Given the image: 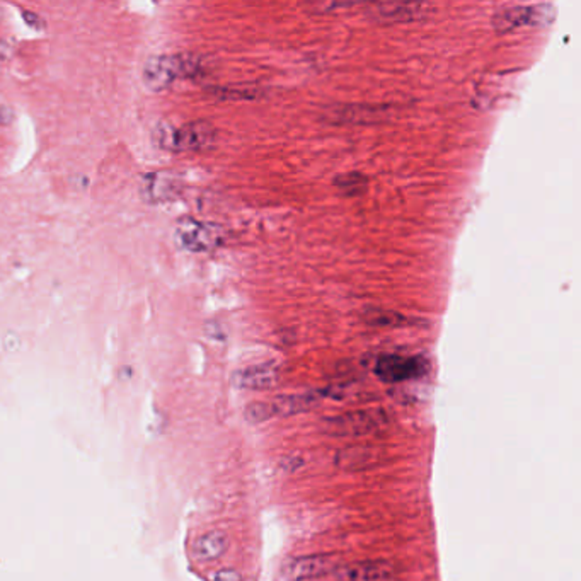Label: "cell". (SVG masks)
Returning <instances> with one entry per match:
<instances>
[{
    "label": "cell",
    "mask_w": 581,
    "mask_h": 581,
    "mask_svg": "<svg viewBox=\"0 0 581 581\" xmlns=\"http://www.w3.org/2000/svg\"><path fill=\"white\" fill-rule=\"evenodd\" d=\"M204 72V60L193 53L151 56L142 72L143 84L151 91H164L178 79H195Z\"/></svg>",
    "instance_id": "obj_1"
},
{
    "label": "cell",
    "mask_w": 581,
    "mask_h": 581,
    "mask_svg": "<svg viewBox=\"0 0 581 581\" xmlns=\"http://www.w3.org/2000/svg\"><path fill=\"white\" fill-rule=\"evenodd\" d=\"M217 138V130L210 121H191L179 128L162 125L155 132L157 143L174 152H191L204 151L210 147Z\"/></svg>",
    "instance_id": "obj_2"
},
{
    "label": "cell",
    "mask_w": 581,
    "mask_h": 581,
    "mask_svg": "<svg viewBox=\"0 0 581 581\" xmlns=\"http://www.w3.org/2000/svg\"><path fill=\"white\" fill-rule=\"evenodd\" d=\"M391 423L389 414L384 410H357L333 416L323 423V429L333 437H369L386 429Z\"/></svg>",
    "instance_id": "obj_3"
},
{
    "label": "cell",
    "mask_w": 581,
    "mask_h": 581,
    "mask_svg": "<svg viewBox=\"0 0 581 581\" xmlns=\"http://www.w3.org/2000/svg\"><path fill=\"white\" fill-rule=\"evenodd\" d=\"M223 236L225 234L221 225L204 222L191 217L181 219L174 230V239L178 246L189 253L213 251L222 244Z\"/></svg>",
    "instance_id": "obj_4"
},
{
    "label": "cell",
    "mask_w": 581,
    "mask_h": 581,
    "mask_svg": "<svg viewBox=\"0 0 581 581\" xmlns=\"http://www.w3.org/2000/svg\"><path fill=\"white\" fill-rule=\"evenodd\" d=\"M552 19V5H510L496 11L491 24L498 35L512 33L524 26H541Z\"/></svg>",
    "instance_id": "obj_5"
},
{
    "label": "cell",
    "mask_w": 581,
    "mask_h": 581,
    "mask_svg": "<svg viewBox=\"0 0 581 581\" xmlns=\"http://www.w3.org/2000/svg\"><path fill=\"white\" fill-rule=\"evenodd\" d=\"M428 370L427 361L420 357L404 355H382L374 367L376 376L387 384H399L411 378H418Z\"/></svg>",
    "instance_id": "obj_6"
},
{
    "label": "cell",
    "mask_w": 581,
    "mask_h": 581,
    "mask_svg": "<svg viewBox=\"0 0 581 581\" xmlns=\"http://www.w3.org/2000/svg\"><path fill=\"white\" fill-rule=\"evenodd\" d=\"M370 16L378 22L394 24V22H414L428 18L431 5L423 2H391V4H374L369 5Z\"/></svg>",
    "instance_id": "obj_7"
},
{
    "label": "cell",
    "mask_w": 581,
    "mask_h": 581,
    "mask_svg": "<svg viewBox=\"0 0 581 581\" xmlns=\"http://www.w3.org/2000/svg\"><path fill=\"white\" fill-rule=\"evenodd\" d=\"M138 193L145 204H166L179 195V181L169 172H149L140 179Z\"/></svg>",
    "instance_id": "obj_8"
},
{
    "label": "cell",
    "mask_w": 581,
    "mask_h": 581,
    "mask_svg": "<svg viewBox=\"0 0 581 581\" xmlns=\"http://www.w3.org/2000/svg\"><path fill=\"white\" fill-rule=\"evenodd\" d=\"M334 568V558L329 554H312L293 558L283 564L282 575L287 581H306L329 573Z\"/></svg>",
    "instance_id": "obj_9"
},
{
    "label": "cell",
    "mask_w": 581,
    "mask_h": 581,
    "mask_svg": "<svg viewBox=\"0 0 581 581\" xmlns=\"http://www.w3.org/2000/svg\"><path fill=\"white\" fill-rule=\"evenodd\" d=\"M338 581H394L395 566L389 561H360L348 564L336 573Z\"/></svg>",
    "instance_id": "obj_10"
},
{
    "label": "cell",
    "mask_w": 581,
    "mask_h": 581,
    "mask_svg": "<svg viewBox=\"0 0 581 581\" xmlns=\"http://www.w3.org/2000/svg\"><path fill=\"white\" fill-rule=\"evenodd\" d=\"M280 380V367L274 363H259L247 369L238 370L232 377V384L239 389L263 391L270 389Z\"/></svg>",
    "instance_id": "obj_11"
},
{
    "label": "cell",
    "mask_w": 581,
    "mask_h": 581,
    "mask_svg": "<svg viewBox=\"0 0 581 581\" xmlns=\"http://www.w3.org/2000/svg\"><path fill=\"white\" fill-rule=\"evenodd\" d=\"M321 397H325L323 393H306V394H285L278 395L272 401H266L270 418L276 416H291L299 412H306L312 410L319 404Z\"/></svg>",
    "instance_id": "obj_12"
},
{
    "label": "cell",
    "mask_w": 581,
    "mask_h": 581,
    "mask_svg": "<svg viewBox=\"0 0 581 581\" xmlns=\"http://www.w3.org/2000/svg\"><path fill=\"white\" fill-rule=\"evenodd\" d=\"M229 547V535L223 530H210L193 544V554L198 561L210 563L222 558Z\"/></svg>",
    "instance_id": "obj_13"
},
{
    "label": "cell",
    "mask_w": 581,
    "mask_h": 581,
    "mask_svg": "<svg viewBox=\"0 0 581 581\" xmlns=\"http://www.w3.org/2000/svg\"><path fill=\"white\" fill-rule=\"evenodd\" d=\"M382 454L374 447H346L334 455V464L342 469L359 471L376 465Z\"/></svg>",
    "instance_id": "obj_14"
},
{
    "label": "cell",
    "mask_w": 581,
    "mask_h": 581,
    "mask_svg": "<svg viewBox=\"0 0 581 581\" xmlns=\"http://www.w3.org/2000/svg\"><path fill=\"white\" fill-rule=\"evenodd\" d=\"M386 109L380 108H369V106H344V108H338L333 109L334 120L338 118L340 121H355V123H363V121H376L378 120V115H382Z\"/></svg>",
    "instance_id": "obj_15"
},
{
    "label": "cell",
    "mask_w": 581,
    "mask_h": 581,
    "mask_svg": "<svg viewBox=\"0 0 581 581\" xmlns=\"http://www.w3.org/2000/svg\"><path fill=\"white\" fill-rule=\"evenodd\" d=\"M333 185L344 196H360L369 188V179L360 172H346L336 176Z\"/></svg>",
    "instance_id": "obj_16"
},
{
    "label": "cell",
    "mask_w": 581,
    "mask_h": 581,
    "mask_svg": "<svg viewBox=\"0 0 581 581\" xmlns=\"http://www.w3.org/2000/svg\"><path fill=\"white\" fill-rule=\"evenodd\" d=\"M363 317L369 325H380V327H399L411 323L408 317L401 316L399 312L382 310V308H369L363 312Z\"/></svg>",
    "instance_id": "obj_17"
},
{
    "label": "cell",
    "mask_w": 581,
    "mask_h": 581,
    "mask_svg": "<svg viewBox=\"0 0 581 581\" xmlns=\"http://www.w3.org/2000/svg\"><path fill=\"white\" fill-rule=\"evenodd\" d=\"M213 94L221 100H257L261 98L263 91L257 87H219L213 89Z\"/></svg>",
    "instance_id": "obj_18"
},
{
    "label": "cell",
    "mask_w": 581,
    "mask_h": 581,
    "mask_svg": "<svg viewBox=\"0 0 581 581\" xmlns=\"http://www.w3.org/2000/svg\"><path fill=\"white\" fill-rule=\"evenodd\" d=\"M212 581H240V575L236 569H221L213 575Z\"/></svg>",
    "instance_id": "obj_19"
},
{
    "label": "cell",
    "mask_w": 581,
    "mask_h": 581,
    "mask_svg": "<svg viewBox=\"0 0 581 581\" xmlns=\"http://www.w3.org/2000/svg\"><path fill=\"white\" fill-rule=\"evenodd\" d=\"M22 18H24V21L30 24V28H33V30H41V28H45V22H43L41 18H39L38 14H35V13L22 11Z\"/></svg>",
    "instance_id": "obj_20"
},
{
    "label": "cell",
    "mask_w": 581,
    "mask_h": 581,
    "mask_svg": "<svg viewBox=\"0 0 581 581\" xmlns=\"http://www.w3.org/2000/svg\"><path fill=\"white\" fill-rule=\"evenodd\" d=\"M14 118H16L14 111L9 106L0 104V125H11Z\"/></svg>",
    "instance_id": "obj_21"
},
{
    "label": "cell",
    "mask_w": 581,
    "mask_h": 581,
    "mask_svg": "<svg viewBox=\"0 0 581 581\" xmlns=\"http://www.w3.org/2000/svg\"><path fill=\"white\" fill-rule=\"evenodd\" d=\"M11 53H13V48H11V45H9L7 41H4V39H0V60H7V58L11 56Z\"/></svg>",
    "instance_id": "obj_22"
},
{
    "label": "cell",
    "mask_w": 581,
    "mask_h": 581,
    "mask_svg": "<svg viewBox=\"0 0 581 581\" xmlns=\"http://www.w3.org/2000/svg\"><path fill=\"white\" fill-rule=\"evenodd\" d=\"M2 16H4V13H2V11H0V19H2Z\"/></svg>",
    "instance_id": "obj_23"
}]
</instances>
